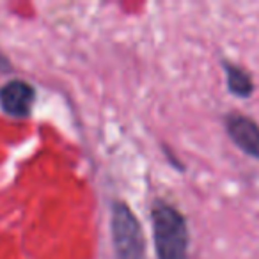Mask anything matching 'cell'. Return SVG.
<instances>
[{
  "label": "cell",
  "mask_w": 259,
  "mask_h": 259,
  "mask_svg": "<svg viewBox=\"0 0 259 259\" xmlns=\"http://www.w3.org/2000/svg\"><path fill=\"white\" fill-rule=\"evenodd\" d=\"M222 66H224V69H226L227 85H229L231 93L240 98L252 96V93H254L252 76L248 75L245 69H241L240 66L233 64V62H229V61H222Z\"/></svg>",
  "instance_id": "obj_5"
},
{
  "label": "cell",
  "mask_w": 259,
  "mask_h": 259,
  "mask_svg": "<svg viewBox=\"0 0 259 259\" xmlns=\"http://www.w3.org/2000/svg\"><path fill=\"white\" fill-rule=\"evenodd\" d=\"M0 71H4V73H8V71H11V62L6 59V55H2L0 54Z\"/></svg>",
  "instance_id": "obj_6"
},
{
  "label": "cell",
  "mask_w": 259,
  "mask_h": 259,
  "mask_svg": "<svg viewBox=\"0 0 259 259\" xmlns=\"http://www.w3.org/2000/svg\"><path fill=\"white\" fill-rule=\"evenodd\" d=\"M226 132L229 139L245 155L259 160V126L250 117L241 114H229L226 117Z\"/></svg>",
  "instance_id": "obj_4"
},
{
  "label": "cell",
  "mask_w": 259,
  "mask_h": 259,
  "mask_svg": "<svg viewBox=\"0 0 259 259\" xmlns=\"http://www.w3.org/2000/svg\"><path fill=\"white\" fill-rule=\"evenodd\" d=\"M112 243L117 259H146V238L142 226L128 204H112Z\"/></svg>",
  "instance_id": "obj_2"
},
{
  "label": "cell",
  "mask_w": 259,
  "mask_h": 259,
  "mask_svg": "<svg viewBox=\"0 0 259 259\" xmlns=\"http://www.w3.org/2000/svg\"><path fill=\"white\" fill-rule=\"evenodd\" d=\"M36 101V89L25 80H9L0 87V108L11 117H29Z\"/></svg>",
  "instance_id": "obj_3"
},
{
  "label": "cell",
  "mask_w": 259,
  "mask_h": 259,
  "mask_svg": "<svg viewBox=\"0 0 259 259\" xmlns=\"http://www.w3.org/2000/svg\"><path fill=\"white\" fill-rule=\"evenodd\" d=\"M153 240L158 259H187L188 227L187 219L169 202L158 201L151 206Z\"/></svg>",
  "instance_id": "obj_1"
}]
</instances>
